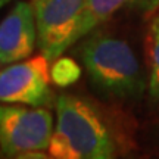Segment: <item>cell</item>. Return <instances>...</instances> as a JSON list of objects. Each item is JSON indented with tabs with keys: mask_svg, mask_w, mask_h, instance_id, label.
I'll use <instances>...</instances> for the list:
<instances>
[{
	"mask_svg": "<svg viewBox=\"0 0 159 159\" xmlns=\"http://www.w3.org/2000/svg\"><path fill=\"white\" fill-rule=\"evenodd\" d=\"M56 127L49 152L63 159H116V146L97 109L74 94L56 99Z\"/></svg>",
	"mask_w": 159,
	"mask_h": 159,
	"instance_id": "cell-1",
	"label": "cell"
},
{
	"mask_svg": "<svg viewBox=\"0 0 159 159\" xmlns=\"http://www.w3.org/2000/svg\"><path fill=\"white\" fill-rule=\"evenodd\" d=\"M80 56L91 84L103 96L128 100L146 90L139 57L125 40L94 33L81 44Z\"/></svg>",
	"mask_w": 159,
	"mask_h": 159,
	"instance_id": "cell-2",
	"label": "cell"
},
{
	"mask_svg": "<svg viewBox=\"0 0 159 159\" xmlns=\"http://www.w3.org/2000/svg\"><path fill=\"white\" fill-rule=\"evenodd\" d=\"M37 46L49 61H56L78 41L87 0H33Z\"/></svg>",
	"mask_w": 159,
	"mask_h": 159,
	"instance_id": "cell-3",
	"label": "cell"
},
{
	"mask_svg": "<svg viewBox=\"0 0 159 159\" xmlns=\"http://www.w3.org/2000/svg\"><path fill=\"white\" fill-rule=\"evenodd\" d=\"M53 118L44 108L0 105V149L6 158L49 149Z\"/></svg>",
	"mask_w": 159,
	"mask_h": 159,
	"instance_id": "cell-4",
	"label": "cell"
},
{
	"mask_svg": "<svg viewBox=\"0 0 159 159\" xmlns=\"http://www.w3.org/2000/svg\"><path fill=\"white\" fill-rule=\"evenodd\" d=\"M50 61L41 53L0 69V103L44 108L53 103Z\"/></svg>",
	"mask_w": 159,
	"mask_h": 159,
	"instance_id": "cell-5",
	"label": "cell"
},
{
	"mask_svg": "<svg viewBox=\"0 0 159 159\" xmlns=\"http://www.w3.org/2000/svg\"><path fill=\"white\" fill-rule=\"evenodd\" d=\"M37 46V27L33 5L18 2L0 22V65L24 61Z\"/></svg>",
	"mask_w": 159,
	"mask_h": 159,
	"instance_id": "cell-6",
	"label": "cell"
},
{
	"mask_svg": "<svg viewBox=\"0 0 159 159\" xmlns=\"http://www.w3.org/2000/svg\"><path fill=\"white\" fill-rule=\"evenodd\" d=\"M159 0H87L83 22L80 27L78 40L93 33L94 30L121 11L156 12Z\"/></svg>",
	"mask_w": 159,
	"mask_h": 159,
	"instance_id": "cell-7",
	"label": "cell"
},
{
	"mask_svg": "<svg viewBox=\"0 0 159 159\" xmlns=\"http://www.w3.org/2000/svg\"><path fill=\"white\" fill-rule=\"evenodd\" d=\"M146 50L149 61V96L153 102L159 103V12H155L149 24L146 35Z\"/></svg>",
	"mask_w": 159,
	"mask_h": 159,
	"instance_id": "cell-8",
	"label": "cell"
},
{
	"mask_svg": "<svg viewBox=\"0 0 159 159\" xmlns=\"http://www.w3.org/2000/svg\"><path fill=\"white\" fill-rule=\"evenodd\" d=\"M80 66L74 61L71 59H59L56 61L55 66L52 68L50 74L53 77V80L56 81V84H61V85H68L71 83H74L75 80L80 77Z\"/></svg>",
	"mask_w": 159,
	"mask_h": 159,
	"instance_id": "cell-9",
	"label": "cell"
},
{
	"mask_svg": "<svg viewBox=\"0 0 159 159\" xmlns=\"http://www.w3.org/2000/svg\"><path fill=\"white\" fill-rule=\"evenodd\" d=\"M13 159H63V158L55 156V155H52L50 152H49V153H44V152H41V150H33V152H25V153L18 155L16 158H13Z\"/></svg>",
	"mask_w": 159,
	"mask_h": 159,
	"instance_id": "cell-10",
	"label": "cell"
},
{
	"mask_svg": "<svg viewBox=\"0 0 159 159\" xmlns=\"http://www.w3.org/2000/svg\"><path fill=\"white\" fill-rule=\"evenodd\" d=\"M9 2H11V0H0V9H2V7H3L6 3H9Z\"/></svg>",
	"mask_w": 159,
	"mask_h": 159,
	"instance_id": "cell-11",
	"label": "cell"
},
{
	"mask_svg": "<svg viewBox=\"0 0 159 159\" xmlns=\"http://www.w3.org/2000/svg\"><path fill=\"white\" fill-rule=\"evenodd\" d=\"M0 159H3V152H2V149H0Z\"/></svg>",
	"mask_w": 159,
	"mask_h": 159,
	"instance_id": "cell-12",
	"label": "cell"
},
{
	"mask_svg": "<svg viewBox=\"0 0 159 159\" xmlns=\"http://www.w3.org/2000/svg\"><path fill=\"white\" fill-rule=\"evenodd\" d=\"M156 12H159V7H158V11H156Z\"/></svg>",
	"mask_w": 159,
	"mask_h": 159,
	"instance_id": "cell-13",
	"label": "cell"
}]
</instances>
